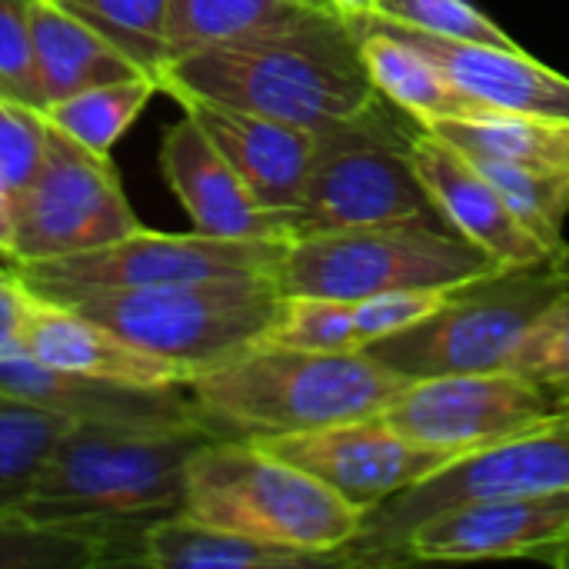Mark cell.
Masks as SVG:
<instances>
[{
    "label": "cell",
    "mask_w": 569,
    "mask_h": 569,
    "mask_svg": "<svg viewBox=\"0 0 569 569\" xmlns=\"http://www.w3.org/2000/svg\"><path fill=\"white\" fill-rule=\"evenodd\" d=\"M140 227L113 160L50 127L43 160L13 200L10 267L83 253Z\"/></svg>",
    "instance_id": "8fae6325"
},
{
    "label": "cell",
    "mask_w": 569,
    "mask_h": 569,
    "mask_svg": "<svg viewBox=\"0 0 569 569\" xmlns=\"http://www.w3.org/2000/svg\"><path fill=\"white\" fill-rule=\"evenodd\" d=\"M370 17L387 20V23H400L410 30L450 37V40L520 47L500 23H493L470 0H377Z\"/></svg>",
    "instance_id": "1f68e13d"
},
{
    "label": "cell",
    "mask_w": 569,
    "mask_h": 569,
    "mask_svg": "<svg viewBox=\"0 0 569 569\" xmlns=\"http://www.w3.org/2000/svg\"><path fill=\"white\" fill-rule=\"evenodd\" d=\"M47 133L50 123L43 110L0 93V170L7 173L13 193L33 180L47 150Z\"/></svg>",
    "instance_id": "e575fe53"
},
{
    "label": "cell",
    "mask_w": 569,
    "mask_h": 569,
    "mask_svg": "<svg viewBox=\"0 0 569 569\" xmlns=\"http://www.w3.org/2000/svg\"><path fill=\"white\" fill-rule=\"evenodd\" d=\"M280 297L277 280H207L80 290L47 300L100 320L130 343L173 360L193 377L267 340Z\"/></svg>",
    "instance_id": "52a82bcc"
},
{
    "label": "cell",
    "mask_w": 569,
    "mask_h": 569,
    "mask_svg": "<svg viewBox=\"0 0 569 569\" xmlns=\"http://www.w3.org/2000/svg\"><path fill=\"white\" fill-rule=\"evenodd\" d=\"M450 290H390V293H377L367 300H353L363 347L420 323L447 300Z\"/></svg>",
    "instance_id": "d590c367"
},
{
    "label": "cell",
    "mask_w": 569,
    "mask_h": 569,
    "mask_svg": "<svg viewBox=\"0 0 569 569\" xmlns=\"http://www.w3.org/2000/svg\"><path fill=\"white\" fill-rule=\"evenodd\" d=\"M130 567L153 569H300L333 567L327 557L270 547L243 533L210 527L183 510L147 520L133 540Z\"/></svg>",
    "instance_id": "7402d4cb"
},
{
    "label": "cell",
    "mask_w": 569,
    "mask_h": 569,
    "mask_svg": "<svg viewBox=\"0 0 569 569\" xmlns=\"http://www.w3.org/2000/svg\"><path fill=\"white\" fill-rule=\"evenodd\" d=\"M0 93L37 110L43 107L27 0H0Z\"/></svg>",
    "instance_id": "836d02e7"
},
{
    "label": "cell",
    "mask_w": 569,
    "mask_h": 569,
    "mask_svg": "<svg viewBox=\"0 0 569 569\" xmlns=\"http://www.w3.org/2000/svg\"><path fill=\"white\" fill-rule=\"evenodd\" d=\"M10 270H13V267H10V263H7V260L0 257V277H3V273H10Z\"/></svg>",
    "instance_id": "b9f144b4"
},
{
    "label": "cell",
    "mask_w": 569,
    "mask_h": 569,
    "mask_svg": "<svg viewBox=\"0 0 569 569\" xmlns=\"http://www.w3.org/2000/svg\"><path fill=\"white\" fill-rule=\"evenodd\" d=\"M567 287L569 267L497 270L453 287L430 317L363 350L410 380L507 370L530 327Z\"/></svg>",
    "instance_id": "ba28073f"
},
{
    "label": "cell",
    "mask_w": 569,
    "mask_h": 569,
    "mask_svg": "<svg viewBox=\"0 0 569 569\" xmlns=\"http://www.w3.org/2000/svg\"><path fill=\"white\" fill-rule=\"evenodd\" d=\"M207 440L197 413L73 420L13 507L40 520L140 527L183 507L190 457Z\"/></svg>",
    "instance_id": "7a4b0ae2"
},
{
    "label": "cell",
    "mask_w": 569,
    "mask_h": 569,
    "mask_svg": "<svg viewBox=\"0 0 569 569\" xmlns=\"http://www.w3.org/2000/svg\"><path fill=\"white\" fill-rule=\"evenodd\" d=\"M507 370L557 393L569 390V287L530 327Z\"/></svg>",
    "instance_id": "d6a6232c"
},
{
    "label": "cell",
    "mask_w": 569,
    "mask_h": 569,
    "mask_svg": "<svg viewBox=\"0 0 569 569\" xmlns=\"http://www.w3.org/2000/svg\"><path fill=\"white\" fill-rule=\"evenodd\" d=\"M410 163L440 220L497 267H569L513 213L500 187L433 130H413Z\"/></svg>",
    "instance_id": "5bb4252c"
},
{
    "label": "cell",
    "mask_w": 569,
    "mask_h": 569,
    "mask_svg": "<svg viewBox=\"0 0 569 569\" xmlns=\"http://www.w3.org/2000/svg\"><path fill=\"white\" fill-rule=\"evenodd\" d=\"M160 173L193 230L233 240H290L287 220L250 193L243 177L187 110L163 133Z\"/></svg>",
    "instance_id": "2e32d148"
},
{
    "label": "cell",
    "mask_w": 569,
    "mask_h": 569,
    "mask_svg": "<svg viewBox=\"0 0 569 569\" xmlns=\"http://www.w3.org/2000/svg\"><path fill=\"white\" fill-rule=\"evenodd\" d=\"M470 157V153H467ZM507 197L513 213L569 263V243L563 237L569 217V170H530L490 157H470Z\"/></svg>",
    "instance_id": "4316f807"
},
{
    "label": "cell",
    "mask_w": 569,
    "mask_h": 569,
    "mask_svg": "<svg viewBox=\"0 0 569 569\" xmlns=\"http://www.w3.org/2000/svg\"><path fill=\"white\" fill-rule=\"evenodd\" d=\"M180 110L207 130L230 167L243 177L250 193L273 213L287 220L300 203L310 160L317 150V130L263 117L253 110L213 103V100H177Z\"/></svg>",
    "instance_id": "d6986e66"
},
{
    "label": "cell",
    "mask_w": 569,
    "mask_h": 569,
    "mask_svg": "<svg viewBox=\"0 0 569 569\" xmlns=\"http://www.w3.org/2000/svg\"><path fill=\"white\" fill-rule=\"evenodd\" d=\"M413 380L367 350L317 353L260 340L187 380V397L213 437L273 440L380 417Z\"/></svg>",
    "instance_id": "3957f363"
},
{
    "label": "cell",
    "mask_w": 569,
    "mask_h": 569,
    "mask_svg": "<svg viewBox=\"0 0 569 569\" xmlns=\"http://www.w3.org/2000/svg\"><path fill=\"white\" fill-rule=\"evenodd\" d=\"M300 3L307 0H170L167 60L250 33L297 10Z\"/></svg>",
    "instance_id": "83f0119b"
},
{
    "label": "cell",
    "mask_w": 569,
    "mask_h": 569,
    "mask_svg": "<svg viewBox=\"0 0 569 569\" xmlns=\"http://www.w3.org/2000/svg\"><path fill=\"white\" fill-rule=\"evenodd\" d=\"M413 443L460 457L560 420L557 393L513 370L413 380L383 413Z\"/></svg>",
    "instance_id": "7c38bea8"
},
{
    "label": "cell",
    "mask_w": 569,
    "mask_h": 569,
    "mask_svg": "<svg viewBox=\"0 0 569 569\" xmlns=\"http://www.w3.org/2000/svg\"><path fill=\"white\" fill-rule=\"evenodd\" d=\"M497 267L453 230L427 220L297 233L283 247L280 293L367 300L390 290H450Z\"/></svg>",
    "instance_id": "5b68a950"
},
{
    "label": "cell",
    "mask_w": 569,
    "mask_h": 569,
    "mask_svg": "<svg viewBox=\"0 0 569 569\" xmlns=\"http://www.w3.org/2000/svg\"><path fill=\"white\" fill-rule=\"evenodd\" d=\"M360 50L373 87L403 113H410L420 127H433L443 120H483L493 117L487 103L457 87L430 57H423L407 40L390 30L363 20L360 23Z\"/></svg>",
    "instance_id": "603a6c76"
},
{
    "label": "cell",
    "mask_w": 569,
    "mask_h": 569,
    "mask_svg": "<svg viewBox=\"0 0 569 569\" xmlns=\"http://www.w3.org/2000/svg\"><path fill=\"white\" fill-rule=\"evenodd\" d=\"M27 297H30V290L20 283V277L13 270L0 277V353L13 350L20 340V320H23Z\"/></svg>",
    "instance_id": "8d00e7d4"
},
{
    "label": "cell",
    "mask_w": 569,
    "mask_h": 569,
    "mask_svg": "<svg viewBox=\"0 0 569 569\" xmlns=\"http://www.w3.org/2000/svg\"><path fill=\"white\" fill-rule=\"evenodd\" d=\"M569 490V417L497 447L457 457L423 483L397 493L363 517L360 533L343 550V563L403 560L407 540L427 517L490 497H533Z\"/></svg>",
    "instance_id": "9c48e42d"
},
{
    "label": "cell",
    "mask_w": 569,
    "mask_h": 569,
    "mask_svg": "<svg viewBox=\"0 0 569 569\" xmlns=\"http://www.w3.org/2000/svg\"><path fill=\"white\" fill-rule=\"evenodd\" d=\"M160 93L157 73H137L110 83H97L60 97L43 107V117L53 130L77 140L93 153H113L120 137L137 123L147 103Z\"/></svg>",
    "instance_id": "484cf974"
},
{
    "label": "cell",
    "mask_w": 569,
    "mask_h": 569,
    "mask_svg": "<svg viewBox=\"0 0 569 569\" xmlns=\"http://www.w3.org/2000/svg\"><path fill=\"white\" fill-rule=\"evenodd\" d=\"M470 157H490L530 170H569V123L493 113L483 120H443L427 127Z\"/></svg>",
    "instance_id": "d4e9b609"
},
{
    "label": "cell",
    "mask_w": 569,
    "mask_h": 569,
    "mask_svg": "<svg viewBox=\"0 0 569 569\" xmlns=\"http://www.w3.org/2000/svg\"><path fill=\"white\" fill-rule=\"evenodd\" d=\"M417 127L387 97L357 117L320 127L300 203L290 213V237L367 223H440L410 163Z\"/></svg>",
    "instance_id": "8992f818"
},
{
    "label": "cell",
    "mask_w": 569,
    "mask_h": 569,
    "mask_svg": "<svg viewBox=\"0 0 569 569\" xmlns=\"http://www.w3.org/2000/svg\"><path fill=\"white\" fill-rule=\"evenodd\" d=\"M317 3H323V7H330V10H337V13L357 20V23H363V20L373 13V7H377V0H317Z\"/></svg>",
    "instance_id": "f35d334b"
},
{
    "label": "cell",
    "mask_w": 569,
    "mask_h": 569,
    "mask_svg": "<svg viewBox=\"0 0 569 569\" xmlns=\"http://www.w3.org/2000/svg\"><path fill=\"white\" fill-rule=\"evenodd\" d=\"M180 510L270 547L327 557L333 567H347L343 550L367 517L307 470L230 437H213L190 457Z\"/></svg>",
    "instance_id": "277c9868"
},
{
    "label": "cell",
    "mask_w": 569,
    "mask_h": 569,
    "mask_svg": "<svg viewBox=\"0 0 569 569\" xmlns=\"http://www.w3.org/2000/svg\"><path fill=\"white\" fill-rule=\"evenodd\" d=\"M0 397L63 413L70 420H140V417L197 413L187 397V387L180 390L117 387V383L47 367L20 347L0 353Z\"/></svg>",
    "instance_id": "ffe728a7"
},
{
    "label": "cell",
    "mask_w": 569,
    "mask_h": 569,
    "mask_svg": "<svg viewBox=\"0 0 569 569\" xmlns=\"http://www.w3.org/2000/svg\"><path fill=\"white\" fill-rule=\"evenodd\" d=\"M273 343L317 350V353H353L363 350L353 300L283 293L273 327L267 333Z\"/></svg>",
    "instance_id": "f546056e"
},
{
    "label": "cell",
    "mask_w": 569,
    "mask_h": 569,
    "mask_svg": "<svg viewBox=\"0 0 569 569\" xmlns=\"http://www.w3.org/2000/svg\"><path fill=\"white\" fill-rule=\"evenodd\" d=\"M13 187L7 180V173L0 170V257L10 263L13 260Z\"/></svg>",
    "instance_id": "74e56055"
},
{
    "label": "cell",
    "mask_w": 569,
    "mask_h": 569,
    "mask_svg": "<svg viewBox=\"0 0 569 569\" xmlns=\"http://www.w3.org/2000/svg\"><path fill=\"white\" fill-rule=\"evenodd\" d=\"M370 23L390 30L393 37L417 47L430 57L457 87L473 93L497 113L517 117H543V120H567L569 123V77L553 67L540 63L520 47H493V43H470L450 40L423 30H410L400 23H387L367 17Z\"/></svg>",
    "instance_id": "ac0fdd59"
},
{
    "label": "cell",
    "mask_w": 569,
    "mask_h": 569,
    "mask_svg": "<svg viewBox=\"0 0 569 569\" xmlns=\"http://www.w3.org/2000/svg\"><path fill=\"white\" fill-rule=\"evenodd\" d=\"M569 537V490L447 507L413 527L403 560L550 557Z\"/></svg>",
    "instance_id": "9a60e30c"
},
{
    "label": "cell",
    "mask_w": 569,
    "mask_h": 569,
    "mask_svg": "<svg viewBox=\"0 0 569 569\" xmlns=\"http://www.w3.org/2000/svg\"><path fill=\"white\" fill-rule=\"evenodd\" d=\"M73 13L123 47L143 70L157 73L167 60L170 0H63Z\"/></svg>",
    "instance_id": "4dcf8cb0"
},
{
    "label": "cell",
    "mask_w": 569,
    "mask_h": 569,
    "mask_svg": "<svg viewBox=\"0 0 569 569\" xmlns=\"http://www.w3.org/2000/svg\"><path fill=\"white\" fill-rule=\"evenodd\" d=\"M157 80L170 100H213L310 130L383 100L363 63L360 23L317 0L250 33L180 53Z\"/></svg>",
    "instance_id": "6da1fadb"
},
{
    "label": "cell",
    "mask_w": 569,
    "mask_h": 569,
    "mask_svg": "<svg viewBox=\"0 0 569 569\" xmlns=\"http://www.w3.org/2000/svg\"><path fill=\"white\" fill-rule=\"evenodd\" d=\"M547 560H550V563H557V567L569 569V537L560 543V547H557V550H553V553H550V557H547Z\"/></svg>",
    "instance_id": "ab89813d"
},
{
    "label": "cell",
    "mask_w": 569,
    "mask_h": 569,
    "mask_svg": "<svg viewBox=\"0 0 569 569\" xmlns=\"http://www.w3.org/2000/svg\"><path fill=\"white\" fill-rule=\"evenodd\" d=\"M287 240H233L210 233H157L133 230L113 243L20 263L13 273L40 297L120 287H167L207 280H277Z\"/></svg>",
    "instance_id": "30bf717a"
},
{
    "label": "cell",
    "mask_w": 569,
    "mask_h": 569,
    "mask_svg": "<svg viewBox=\"0 0 569 569\" xmlns=\"http://www.w3.org/2000/svg\"><path fill=\"white\" fill-rule=\"evenodd\" d=\"M27 7L43 107L97 83L150 73L63 0H27Z\"/></svg>",
    "instance_id": "44dd1931"
},
{
    "label": "cell",
    "mask_w": 569,
    "mask_h": 569,
    "mask_svg": "<svg viewBox=\"0 0 569 569\" xmlns=\"http://www.w3.org/2000/svg\"><path fill=\"white\" fill-rule=\"evenodd\" d=\"M20 350L37 357L47 367L80 373L90 380L137 387V390H180L190 373L167 357H157L100 320L47 300L30 290L23 320H20Z\"/></svg>",
    "instance_id": "e0dca14e"
},
{
    "label": "cell",
    "mask_w": 569,
    "mask_h": 569,
    "mask_svg": "<svg viewBox=\"0 0 569 569\" xmlns=\"http://www.w3.org/2000/svg\"><path fill=\"white\" fill-rule=\"evenodd\" d=\"M73 420L0 397V503H17Z\"/></svg>",
    "instance_id": "f1b7e54d"
},
{
    "label": "cell",
    "mask_w": 569,
    "mask_h": 569,
    "mask_svg": "<svg viewBox=\"0 0 569 569\" xmlns=\"http://www.w3.org/2000/svg\"><path fill=\"white\" fill-rule=\"evenodd\" d=\"M557 393V390H553ZM557 410H560V417H569V390H560L557 393Z\"/></svg>",
    "instance_id": "60d3db41"
},
{
    "label": "cell",
    "mask_w": 569,
    "mask_h": 569,
    "mask_svg": "<svg viewBox=\"0 0 569 569\" xmlns=\"http://www.w3.org/2000/svg\"><path fill=\"white\" fill-rule=\"evenodd\" d=\"M260 447L307 470L363 513L423 483L460 457L453 450L413 443L410 437L397 433L383 417L273 437L260 440Z\"/></svg>",
    "instance_id": "4fadbf2b"
},
{
    "label": "cell",
    "mask_w": 569,
    "mask_h": 569,
    "mask_svg": "<svg viewBox=\"0 0 569 569\" xmlns=\"http://www.w3.org/2000/svg\"><path fill=\"white\" fill-rule=\"evenodd\" d=\"M140 527L40 520L0 503V569L130 567Z\"/></svg>",
    "instance_id": "cb8c5ba5"
}]
</instances>
